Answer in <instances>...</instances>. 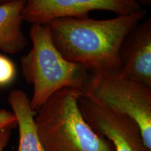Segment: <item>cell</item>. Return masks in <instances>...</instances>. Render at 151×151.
<instances>
[{
  "instance_id": "6da1fadb",
  "label": "cell",
  "mask_w": 151,
  "mask_h": 151,
  "mask_svg": "<svg viewBox=\"0 0 151 151\" xmlns=\"http://www.w3.org/2000/svg\"><path fill=\"white\" fill-rule=\"evenodd\" d=\"M146 14L141 9L106 20L60 18L47 24L54 44L68 61L88 71L120 72L119 50L122 41Z\"/></svg>"
},
{
  "instance_id": "7a4b0ae2",
  "label": "cell",
  "mask_w": 151,
  "mask_h": 151,
  "mask_svg": "<svg viewBox=\"0 0 151 151\" xmlns=\"http://www.w3.org/2000/svg\"><path fill=\"white\" fill-rule=\"evenodd\" d=\"M83 92L63 88L43 103L35 118L45 151H115L113 143L94 132L83 116L78 99Z\"/></svg>"
},
{
  "instance_id": "3957f363",
  "label": "cell",
  "mask_w": 151,
  "mask_h": 151,
  "mask_svg": "<svg viewBox=\"0 0 151 151\" xmlns=\"http://www.w3.org/2000/svg\"><path fill=\"white\" fill-rule=\"evenodd\" d=\"M32 47L21 58L24 78L33 86L30 106L35 113L56 92L70 88L82 91L89 73L83 67L68 61L56 48L48 24L32 23Z\"/></svg>"
},
{
  "instance_id": "277c9868",
  "label": "cell",
  "mask_w": 151,
  "mask_h": 151,
  "mask_svg": "<svg viewBox=\"0 0 151 151\" xmlns=\"http://www.w3.org/2000/svg\"><path fill=\"white\" fill-rule=\"evenodd\" d=\"M82 92L99 105L134 119L151 150V88L119 72L100 70L89 73Z\"/></svg>"
},
{
  "instance_id": "5b68a950",
  "label": "cell",
  "mask_w": 151,
  "mask_h": 151,
  "mask_svg": "<svg viewBox=\"0 0 151 151\" xmlns=\"http://www.w3.org/2000/svg\"><path fill=\"white\" fill-rule=\"evenodd\" d=\"M78 104L92 130L110 141L115 151H151L143 142L139 124L129 116L105 108L83 94Z\"/></svg>"
},
{
  "instance_id": "8992f818",
  "label": "cell",
  "mask_w": 151,
  "mask_h": 151,
  "mask_svg": "<svg viewBox=\"0 0 151 151\" xmlns=\"http://www.w3.org/2000/svg\"><path fill=\"white\" fill-rule=\"evenodd\" d=\"M141 9L137 0H26L23 20L47 24L60 18H82L92 11H108L117 16L128 15Z\"/></svg>"
},
{
  "instance_id": "52a82bcc",
  "label": "cell",
  "mask_w": 151,
  "mask_h": 151,
  "mask_svg": "<svg viewBox=\"0 0 151 151\" xmlns=\"http://www.w3.org/2000/svg\"><path fill=\"white\" fill-rule=\"evenodd\" d=\"M120 74L151 88V18L139 22L122 41Z\"/></svg>"
},
{
  "instance_id": "ba28073f",
  "label": "cell",
  "mask_w": 151,
  "mask_h": 151,
  "mask_svg": "<svg viewBox=\"0 0 151 151\" xmlns=\"http://www.w3.org/2000/svg\"><path fill=\"white\" fill-rule=\"evenodd\" d=\"M8 103L17 119L19 130L18 151H45L38 134L35 120L36 113L31 108L27 94L22 90H11Z\"/></svg>"
},
{
  "instance_id": "9c48e42d",
  "label": "cell",
  "mask_w": 151,
  "mask_h": 151,
  "mask_svg": "<svg viewBox=\"0 0 151 151\" xmlns=\"http://www.w3.org/2000/svg\"><path fill=\"white\" fill-rule=\"evenodd\" d=\"M26 0L0 4V50L6 53L22 51L28 41L22 31V11Z\"/></svg>"
},
{
  "instance_id": "30bf717a",
  "label": "cell",
  "mask_w": 151,
  "mask_h": 151,
  "mask_svg": "<svg viewBox=\"0 0 151 151\" xmlns=\"http://www.w3.org/2000/svg\"><path fill=\"white\" fill-rule=\"evenodd\" d=\"M16 76V67L12 60L0 54V87L10 85Z\"/></svg>"
},
{
  "instance_id": "8fae6325",
  "label": "cell",
  "mask_w": 151,
  "mask_h": 151,
  "mask_svg": "<svg viewBox=\"0 0 151 151\" xmlns=\"http://www.w3.org/2000/svg\"><path fill=\"white\" fill-rule=\"evenodd\" d=\"M17 127V119L13 111L6 109L0 110V131L6 129H12Z\"/></svg>"
},
{
  "instance_id": "7c38bea8",
  "label": "cell",
  "mask_w": 151,
  "mask_h": 151,
  "mask_svg": "<svg viewBox=\"0 0 151 151\" xmlns=\"http://www.w3.org/2000/svg\"><path fill=\"white\" fill-rule=\"evenodd\" d=\"M11 134V129H6L0 131V151H4L7 146Z\"/></svg>"
},
{
  "instance_id": "4fadbf2b",
  "label": "cell",
  "mask_w": 151,
  "mask_h": 151,
  "mask_svg": "<svg viewBox=\"0 0 151 151\" xmlns=\"http://www.w3.org/2000/svg\"><path fill=\"white\" fill-rule=\"evenodd\" d=\"M139 4L141 5H150L151 4V0H137Z\"/></svg>"
},
{
  "instance_id": "5bb4252c",
  "label": "cell",
  "mask_w": 151,
  "mask_h": 151,
  "mask_svg": "<svg viewBox=\"0 0 151 151\" xmlns=\"http://www.w3.org/2000/svg\"><path fill=\"white\" fill-rule=\"evenodd\" d=\"M15 1H17V0H0V4H4L10 3Z\"/></svg>"
}]
</instances>
